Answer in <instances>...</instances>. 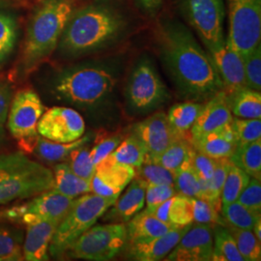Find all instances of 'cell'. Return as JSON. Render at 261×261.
<instances>
[{"label": "cell", "mask_w": 261, "mask_h": 261, "mask_svg": "<svg viewBox=\"0 0 261 261\" xmlns=\"http://www.w3.org/2000/svg\"><path fill=\"white\" fill-rule=\"evenodd\" d=\"M173 186L179 195L196 198L200 197V178L192 165V157L174 173Z\"/></svg>", "instance_id": "obj_35"}, {"label": "cell", "mask_w": 261, "mask_h": 261, "mask_svg": "<svg viewBox=\"0 0 261 261\" xmlns=\"http://www.w3.org/2000/svg\"><path fill=\"white\" fill-rule=\"evenodd\" d=\"M229 161L251 177L261 179V139L238 144Z\"/></svg>", "instance_id": "obj_29"}, {"label": "cell", "mask_w": 261, "mask_h": 261, "mask_svg": "<svg viewBox=\"0 0 261 261\" xmlns=\"http://www.w3.org/2000/svg\"><path fill=\"white\" fill-rule=\"evenodd\" d=\"M22 244L20 231L0 224V261L23 260Z\"/></svg>", "instance_id": "obj_37"}, {"label": "cell", "mask_w": 261, "mask_h": 261, "mask_svg": "<svg viewBox=\"0 0 261 261\" xmlns=\"http://www.w3.org/2000/svg\"><path fill=\"white\" fill-rule=\"evenodd\" d=\"M250 179L251 176L241 168L236 167L233 164H230L221 194L222 205L236 201L244 188L250 182Z\"/></svg>", "instance_id": "obj_38"}, {"label": "cell", "mask_w": 261, "mask_h": 261, "mask_svg": "<svg viewBox=\"0 0 261 261\" xmlns=\"http://www.w3.org/2000/svg\"><path fill=\"white\" fill-rule=\"evenodd\" d=\"M232 119L233 116L227 103V96L222 90L208 99L207 103H203L194 126L190 130L192 140L223 128Z\"/></svg>", "instance_id": "obj_18"}, {"label": "cell", "mask_w": 261, "mask_h": 261, "mask_svg": "<svg viewBox=\"0 0 261 261\" xmlns=\"http://www.w3.org/2000/svg\"><path fill=\"white\" fill-rule=\"evenodd\" d=\"M192 165L200 179L208 181L214 172L216 160L206 156L202 153L195 151L192 156Z\"/></svg>", "instance_id": "obj_47"}, {"label": "cell", "mask_w": 261, "mask_h": 261, "mask_svg": "<svg viewBox=\"0 0 261 261\" xmlns=\"http://www.w3.org/2000/svg\"><path fill=\"white\" fill-rule=\"evenodd\" d=\"M11 5V0H0V8L8 7Z\"/></svg>", "instance_id": "obj_51"}, {"label": "cell", "mask_w": 261, "mask_h": 261, "mask_svg": "<svg viewBox=\"0 0 261 261\" xmlns=\"http://www.w3.org/2000/svg\"><path fill=\"white\" fill-rule=\"evenodd\" d=\"M225 227L232 235L244 261L261 260V242L256 239L252 230L237 228L229 225H225Z\"/></svg>", "instance_id": "obj_36"}, {"label": "cell", "mask_w": 261, "mask_h": 261, "mask_svg": "<svg viewBox=\"0 0 261 261\" xmlns=\"http://www.w3.org/2000/svg\"><path fill=\"white\" fill-rule=\"evenodd\" d=\"M230 112L237 118L260 119L261 94L259 91L245 87L227 95Z\"/></svg>", "instance_id": "obj_27"}, {"label": "cell", "mask_w": 261, "mask_h": 261, "mask_svg": "<svg viewBox=\"0 0 261 261\" xmlns=\"http://www.w3.org/2000/svg\"><path fill=\"white\" fill-rule=\"evenodd\" d=\"M38 134L47 140L72 142L85 132L84 118L79 112L65 107H54L43 113L37 126Z\"/></svg>", "instance_id": "obj_13"}, {"label": "cell", "mask_w": 261, "mask_h": 261, "mask_svg": "<svg viewBox=\"0 0 261 261\" xmlns=\"http://www.w3.org/2000/svg\"><path fill=\"white\" fill-rule=\"evenodd\" d=\"M117 82V73L112 66L90 63L62 71L56 76L54 89L56 95L66 102L89 108L109 99Z\"/></svg>", "instance_id": "obj_4"}, {"label": "cell", "mask_w": 261, "mask_h": 261, "mask_svg": "<svg viewBox=\"0 0 261 261\" xmlns=\"http://www.w3.org/2000/svg\"><path fill=\"white\" fill-rule=\"evenodd\" d=\"M203 103L195 101L176 103L168 111L167 118L172 129L180 135H187L194 126Z\"/></svg>", "instance_id": "obj_31"}, {"label": "cell", "mask_w": 261, "mask_h": 261, "mask_svg": "<svg viewBox=\"0 0 261 261\" xmlns=\"http://www.w3.org/2000/svg\"><path fill=\"white\" fill-rule=\"evenodd\" d=\"M146 185H174V173L157 162L145 158L140 167L135 168V177Z\"/></svg>", "instance_id": "obj_34"}, {"label": "cell", "mask_w": 261, "mask_h": 261, "mask_svg": "<svg viewBox=\"0 0 261 261\" xmlns=\"http://www.w3.org/2000/svg\"><path fill=\"white\" fill-rule=\"evenodd\" d=\"M91 137L83 136L81 139L72 142H57L47 140L40 135L32 140L19 141V147L23 152L32 153L37 158L49 164L58 163L68 158L73 150L90 142Z\"/></svg>", "instance_id": "obj_21"}, {"label": "cell", "mask_w": 261, "mask_h": 261, "mask_svg": "<svg viewBox=\"0 0 261 261\" xmlns=\"http://www.w3.org/2000/svg\"><path fill=\"white\" fill-rule=\"evenodd\" d=\"M115 200L93 193L75 198L56 228L49 245V254L58 257L68 252L80 236L96 224Z\"/></svg>", "instance_id": "obj_6"}, {"label": "cell", "mask_w": 261, "mask_h": 261, "mask_svg": "<svg viewBox=\"0 0 261 261\" xmlns=\"http://www.w3.org/2000/svg\"><path fill=\"white\" fill-rule=\"evenodd\" d=\"M207 53L223 83L225 93L229 95L247 87L244 59L231 46L227 38H225L224 43L207 50Z\"/></svg>", "instance_id": "obj_15"}, {"label": "cell", "mask_w": 261, "mask_h": 261, "mask_svg": "<svg viewBox=\"0 0 261 261\" xmlns=\"http://www.w3.org/2000/svg\"><path fill=\"white\" fill-rule=\"evenodd\" d=\"M133 133L143 142L147 152L146 157L152 161L158 158L180 135L172 129L168 123L167 114L164 112H156L145 120L139 122L134 126Z\"/></svg>", "instance_id": "obj_17"}, {"label": "cell", "mask_w": 261, "mask_h": 261, "mask_svg": "<svg viewBox=\"0 0 261 261\" xmlns=\"http://www.w3.org/2000/svg\"><path fill=\"white\" fill-rule=\"evenodd\" d=\"M123 139L121 136H113L102 141H98L92 149H90V156L94 165H98L103 159L107 158L115 149Z\"/></svg>", "instance_id": "obj_46"}, {"label": "cell", "mask_w": 261, "mask_h": 261, "mask_svg": "<svg viewBox=\"0 0 261 261\" xmlns=\"http://www.w3.org/2000/svg\"><path fill=\"white\" fill-rule=\"evenodd\" d=\"M135 1L140 9L150 16L156 15L164 3V0H135Z\"/></svg>", "instance_id": "obj_49"}, {"label": "cell", "mask_w": 261, "mask_h": 261, "mask_svg": "<svg viewBox=\"0 0 261 261\" xmlns=\"http://www.w3.org/2000/svg\"><path fill=\"white\" fill-rule=\"evenodd\" d=\"M195 151L191 134L189 136L179 135L155 162L175 173L185 162L191 159Z\"/></svg>", "instance_id": "obj_28"}, {"label": "cell", "mask_w": 261, "mask_h": 261, "mask_svg": "<svg viewBox=\"0 0 261 261\" xmlns=\"http://www.w3.org/2000/svg\"><path fill=\"white\" fill-rule=\"evenodd\" d=\"M192 141L196 151L215 160L230 158L237 147V140L231 122L219 130L206 134Z\"/></svg>", "instance_id": "obj_23"}, {"label": "cell", "mask_w": 261, "mask_h": 261, "mask_svg": "<svg viewBox=\"0 0 261 261\" xmlns=\"http://www.w3.org/2000/svg\"><path fill=\"white\" fill-rule=\"evenodd\" d=\"M126 98L135 112H148L167 103L170 94L152 61L140 58L126 85Z\"/></svg>", "instance_id": "obj_9"}, {"label": "cell", "mask_w": 261, "mask_h": 261, "mask_svg": "<svg viewBox=\"0 0 261 261\" xmlns=\"http://www.w3.org/2000/svg\"><path fill=\"white\" fill-rule=\"evenodd\" d=\"M17 41V22L8 14L0 12V62L13 51Z\"/></svg>", "instance_id": "obj_41"}, {"label": "cell", "mask_w": 261, "mask_h": 261, "mask_svg": "<svg viewBox=\"0 0 261 261\" xmlns=\"http://www.w3.org/2000/svg\"><path fill=\"white\" fill-rule=\"evenodd\" d=\"M193 202V220L197 224L225 225L221 212L222 206L217 205L203 198H192Z\"/></svg>", "instance_id": "obj_39"}, {"label": "cell", "mask_w": 261, "mask_h": 261, "mask_svg": "<svg viewBox=\"0 0 261 261\" xmlns=\"http://www.w3.org/2000/svg\"><path fill=\"white\" fill-rule=\"evenodd\" d=\"M221 215L224 219L225 225L252 230L253 225L257 222V220L260 219L261 214L246 208L236 200L228 204L222 205Z\"/></svg>", "instance_id": "obj_33"}, {"label": "cell", "mask_w": 261, "mask_h": 261, "mask_svg": "<svg viewBox=\"0 0 261 261\" xmlns=\"http://www.w3.org/2000/svg\"><path fill=\"white\" fill-rule=\"evenodd\" d=\"M212 261H244L232 235L224 225L213 226Z\"/></svg>", "instance_id": "obj_32"}, {"label": "cell", "mask_w": 261, "mask_h": 261, "mask_svg": "<svg viewBox=\"0 0 261 261\" xmlns=\"http://www.w3.org/2000/svg\"><path fill=\"white\" fill-rule=\"evenodd\" d=\"M177 194L174 186L171 185H147L145 191L146 210H151Z\"/></svg>", "instance_id": "obj_45"}, {"label": "cell", "mask_w": 261, "mask_h": 261, "mask_svg": "<svg viewBox=\"0 0 261 261\" xmlns=\"http://www.w3.org/2000/svg\"><path fill=\"white\" fill-rule=\"evenodd\" d=\"M134 177L135 168L119 164L108 156L96 165L93 177L90 181L91 193L117 199Z\"/></svg>", "instance_id": "obj_16"}, {"label": "cell", "mask_w": 261, "mask_h": 261, "mask_svg": "<svg viewBox=\"0 0 261 261\" xmlns=\"http://www.w3.org/2000/svg\"><path fill=\"white\" fill-rule=\"evenodd\" d=\"M54 173L22 152L0 156V205L53 189Z\"/></svg>", "instance_id": "obj_5"}, {"label": "cell", "mask_w": 261, "mask_h": 261, "mask_svg": "<svg viewBox=\"0 0 261 261\" xmlns=\"http://www.w3.org/2000/svg\"><path fill=\"white\" fill-rule=\"evenodd\" d=\"M53 173V189L59 194L75 199L77 196L91 193L90 181L76 175L67 163L56 165Z\"/></svg>", "instance_id": "obj_26"}, {"label": "cell", "mask_w": 261, "mask_h": 261, "mask_svg": "<svg viewBox=\"0 0 261 261\" xmlns=\"http://www.w3.org/2000/svg\"><path fill=\"white\" fill-rule=\"evenodd\" d=\"M11 89L7 84L0 83V136L2 135L4 124L7 119L11 103Z\"/></svg>", "instance_id": "obj_48"}, {"label": "cell", "mask_w": 261, "mask_h": 261, "mask_svg": "<svg viewBox=\"0 0 261 261\" xmlns=\"http://www.w3.org/2000/svg\"><path fill=\"white\" fill-rule=\"evenodd\" d=\"M74 11V0H44L33 11L20 61L24 73H31L53 55Z\"/></svg>", "instance_id": "obj_3"}, {"label": "cell", "mask_w": 261, "mask_h": 261, "mask_svg": "<svg viewBox=\"0 0 261 261\" xmlns=\"http://www.w3.org/2000/svg\"><path fill=\"white\" fill-rule=\"evenodd\" d=\"M126 228L128 245H130L167 233L170 229L174 228V226L162 222L154 215L150 214L144 210L141 212L140 211L130 221H128Z\"/></svg>", "instance_id": "obj_25"}, {"label": "cell", "mask_w": 261, "mask_h": 261, "mask_svg": "<svg viewBox=\"0 0 261 261\" xmlns=\"http://www.w3.org/2000/svg\"><path fill=\"white\" fill-rule=\"evenodd\" d=\"M59 224L57 221H42L29 224L22 244L23 260H48V249Z\"/></svg>", "instance_id": "obj_22"}, {"label": "cell", "mask_w": 261, "mask_h": 261, "mask_svg": "<svg viewBox=\"0 0 261 261\" xmlns=\"http://www.w3.org/2000/svg\"><path fill=\"white\" fill-rule=\"evenodd\" d=\"M252 232L256 237V239L261 242V218L259 220H257V222L253 225Z\"/></svg>", "instance_id": "obj_50"}, {"label": "cell", "mask_w": 261, "mask_h": 261, "mask_svg": "<svg viewBox=\"0 0 261 261\" xmlns=\"http://www.w3.org/2000/svg\"><path fill=\"white\" fill-rule=\"evenodd\" d=\"M227 40L244 57L260 44L261 0H226Z\"/></svg>", "instance_id": "obj_11"}, {"label": "cell", "mask_w": 261, "mask_h": 261, "mask_svg": "<svg viewBox=\"0 0 261 261\" xmlns=\"http://www.w3.org/2000/svg\"><path fill=\"white\" fill-rule=\"evenodd\" d=\"M178 9L189 25L210 50L225 40L224 0H176Z\"/></svg>", "instance_id": "obj_8"}, {"label": "cell", "mask_w": 261, "mask_h": 261, "mask_svg": "<svg viewBox=\"0 0 261 261\" xmlns=\"http://www.w3.org/2000/svg\"><path fill=\"white\" fill-rule=\"evenodd\" d=\"M88 143L73 150L66 160H68L67 164L76 175L84 178L85 180L91 181L96 166L94 165L90 156V149L87 145Z\"/></svg>", "instance_id": "obj_40"}, {"label": "cell", "mask_w": 261, "mask_h": 261, "mask_svg": "<svg viewBox=\"0 0 261 261\" xmlns=\"http://www.w3.org/2000/svg\"><path fill=\"white\" fill-rule=\"evenodd\" d=\"M46 111L39 95L31 88L17 92L10 103L8 128L11 135L19 141L37 137L40 118Z\"/></svg>", "instance_id": "obj_12"}, {"label": "cell", "mask_w": 261, "mask_h": 261, "mask_svg": "<svg viewBox=\"0 0 261 261\" xmlns=\"http://www.w3.org/2000/svg\"><path fill=\"white\" fill-rule=\"evenodd\" d=\"M237 201L253 212L261 214V179L251 177Z\"/></svg>", "instance_id": "obj_44"}, {"label": "cell", "mask_w": 261, "mask_h": 261, "mask_svg": "<svg viewBox=\"0 0 261 261\" xmlns=\"http://www.w3.org/2000/svg\"><path fill=\"white\" fill-rule=\"evenodd\" d=\"M128 28L129 21L120 10L106 3L91 4L73 12L57 47L65 57L89 55L119 42Z\"/></svg>", "instance_id": "obj_2"}, {"label": "cell", "mask_w": 261, "mask_h": 261, "mask_svg": "<svg viewBox=\"0 0 261 261\" xmlns=\"http://www.w3.org/2000/svg\"><path fill=\"white\" fill-rule=\"evenodd\" d=\"M128 246L126 224L112 223L91 226L69 249L71 256L90 261H109Z\"/></svg>", "instance_id": "obj_7"}, {"label": "cell", "mask_w": 261, "mask_h": 261, "mask_svg": "<svg viewBox=\"0 0 261 261\" xmlns=\"http://www.w3.org/2000/svg\"><path fill=\"white\" fill-rule=\"evenodd\" d=\"M245 79L247 87L259 91L261 90V47L260 44L252 49L250 54L243 57Z\"/></svg>", "instance_id": "obj_42"}, {"label": "cell", "mask_w": 261, "mask_h": 261, "mask_svg": "<svg viewBox=\"0 0 261 261\" xmlns=\"http://www.w3.org/2000/svg\"><path fill=\"white\" fill-rule=\"evenodd\" d=\"M147 152L143 142L133 133L109 155L115 162L136 168L140 167L146 158Z\"/></svg>", "instance_id": "obj_30"}, {"label": "cell", "mask_w": 261, "mask_h": 261, "mask_svg": "<svg viewBox=\"0 0 261 261\" xmlns=\"http://www.w3.org/2000/svg\"><path fill=\"white\" fill-rule=\"evenodd\" d=\"M73 198L50 189L24 203L0 209V222L28 226L42 221L61 220L67 214Z\"/></svg>", "instance_id": "obj_10"}, {"label": "cell", "mask_w": 261, "mask_h": 261, "mask_svg": "<svg viewBox=\"0 0 261 261\" xmlns=\"http://www.w3.org/2000/svg\"><path fill=\"white\" fill-rule=\"evenodd\" d=\"M156 44L164 68L183 99L205 101L224 90L209 54L182 22L161 20Z\"/></svg>", "instance_id": "obj_1"}, {"label": "cell", "mask_w": 261, "mask_h": 261, "mask_svg": "<svg viewBox=\"0 0 261 261\" xmlns=\"http://www.w3.org/2000/svg\"><path fill=\"white\" fill-rule=\"evenodd\" d=\"M231 127L238 144L249 143L261 139L260 119L233 118Z\"/></svg>", "instance_id": "obj_43"}, {"label": "cell", "mask_w": 261, "mask_h": 261, "mask_svg": "<svg viewBox=\"0 0 261 261\" xmlns=\"http://www.w3.org/2000/svg\"><path fill=\"white\" fill-rule=\"evenodd\" d=\"M192 198L176 194L157 207L145 211L171 226L183 227L194 223Z\"/></svg>", "instance_id": "obj_24"}, {"label": "cell", "mask_w": 261, "mask_h": 261, "mask_svg": "<svg viewBox=\"0 0 261 261\" xmlns=\"http://www.w3.org/2000/svg\"><path fill=\"white\" fill-rule=\"evenodd\" d=\"M190 225L174 227L158 237L127 246V256L132 260L158 261L165 259L176 246Z\"/></svg>", "instance_id": "obj_19"}, {"label": "cell", "mask_w": 261, "mask_h": 261, "mask_svg": "<svg viewBox=\"0 0 261 261\" xmlns=\"http://www.w3.org/2000/svg\"><path fill=\"white\" fill-rule=\"evenodd\" d=\"M213 251V226L192 224L168 253V261H209Z\"/></svg>", "instance_id": "obj_14"}, {"label": "cell", "mask_w": 261, "mask_h": 261, "mask_svg": "<svg viewBox=\"0 0 261 261\" xmlns=\"http://www.w3.org/2000/svg\"><path fill=\"white\" fill-rule=\"evenodd\" d=\"M146 186L143 181L134 178L127 186L126 192L117 197L111 209L109 208L105 212L103 220L123 224L130 221L144 206Z\"/></svg>", "instance_id": "obj_20"}]
</instances>
